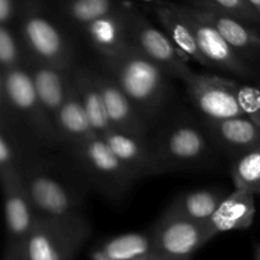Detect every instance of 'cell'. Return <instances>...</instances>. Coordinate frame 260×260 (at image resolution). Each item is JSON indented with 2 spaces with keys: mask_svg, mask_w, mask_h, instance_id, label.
<instances>
[{
  "mask_svg": "<svg viewBox=\"0 0 260 260\" xmlns=\"http://www.w3.org/2000/svg\"><path fill=\"white\" fill-rule=\"evenodd\" d=\"M108 75L118 84L147 122L159 114L169 95V76L132 43L102 58Z\"/></svg>",
  "mask_w": 260,
  "mask_h": 260,
  "instance_id": "1",
  "label": "cell"
},
{
  "mask_svg": "<svg viewBox=\"0 0 260 260\" xmlns=\"http://www.w3.org/2000/svg\"><path fill=\"white\" fill-rule=\"evenodd\" d=\"M2 121L19 122L41 144L53 145L58 139L55 122L38 96L24 65L0 73Z\"/></svg>",
  "mask_w": 260,
  "mask_h": 260,
  "instance_id": "2",
  "label": "cell"
},
{
  "mask_svg": "<svg viewBox=\"0 0 260 260\" xmlns=\"http://www.w3.org/2000/svg\"><path fill=\"white\" fill-rule=\"evenodd\" d=\"M162 173L203 169L215 165V154L205 131L188 122L161 129L151 141Z\"/></svg>",
  "mask_w": 260,
  "mask_h": 260,
  "instance_id": "3",
  "label": "cell"
},
{
  "mask_svg": "<svg viewBox=\"0 0 260 260\" xmlns=\"http://www.w3.org/2000/svg\"><path fill=\"white\" fill-rule=\"evenodd\" d=\"M90 235L83 215L66 218L38 216L18 260H71Z\"/></svg>",
  "mask_w": 260,
  "mask_h": 260,
  "instance_id": "4",
  "label": "cell"
},
{
  "mask_svg": "<svg viewBox=\"0 0 260 260\" xmlns=\"http://www.w3.org/2000/svg\"><path fill=\"white\" fill-rule=\"evenodd\" d=\"M70 152L91 184L109 200L124 198L137 179L102 137H94Z\"/></svg>",
  "mask_w": 260,
  "mask_h": 260,
  "instance_id": "5",
  "label": "cell"
},
{
  "mask_svg": "<svg viewBox=\"0 0 260 260\" xmlns=\"http://www.w3.org/2000/svg\"><path fill=\"white\" fill-rule=\"evenodd\" d=\"M22 184L38 216L66 218L81 215L76 192L40 165L25 167Z\"/></svg>",
  "mask_w": 260,
  "mask_h": 260,
  "instance_id": "6",
  "label": "cell"
},
{
  "mask_svg": "<svg viewBox=\"0 0 260 260\" xmlns=\"http://www.w3.org/2000/svg\"><path fill=\"white\" fill-rule=\"evenodd\" d=\"M183 83L187 86L188 95L205 119H221L245 117L239 103L240 83L231 79L211 74L193 71Z\"/></svg>",
  "mask_w": 260,
  "mask_h": 260,
  "instance_id": "7",
  "label": "cell"
},
{
  "mask_svg": "<svg viewBox=\"0 0 260 260\" xmlns=\"http://www.w3.org/2000/svg\"><path fill=\"white\" fill-rule=\"evenodd\" d=\"M20 37L28 55L62 70L74 69V51L68 38L37 10H27L20 25Z\"/></svg>",
  "mask_w": 260,
  "mask_h": 260,
  "instance_id": "8",
  "label": "cell"
},
{
  "mask_svg": "<svg viewBox=\"0 0 260 260\" xmlns=\"http://www.w3.org/2000/svg\"><path fill=\"white\" fill-rule=\"evenodd\" d=\"M129 42L156 63L169 78L184 81L193 70L169 36L142 18H129Z\"/></svg>",
  "mask_w": 260,
  "mask_h": 260,
  "instance_id": "9",
  "label": "cell"
},
{
  "mask_svg": "<svg viewBox=\"0 0 260 260\" xmlns=\"http://www.w3.org/2000/svg\"><path fill=\"white\" fill-rule=\"evenodd\" d=\"M184 9L192 24L198 47L207 60L210 68L220 69L243 79H253L255 76V71L250 63L246 62L229 45L228 41L211 23L201 17L198 9L185 7Z\"/></svg>",
  "mask_w": 260,
  "mask_h": 260,
  "instance_id": "10",
  "label": "cell"
},
{
  "mask_svg": "<svg viewBox=\"0 0 260 260\" xmlns=\"http://www.w3.org/2000/svg\"><path fill=\"white\" fill-rule=\"evenodd\" d=\"M155 251L168 259L192 258L208 243L205 226L164 212L152 229Z\"/></svg>",
  "mask_w": 260,
  "mask_h": 260,
  "instance_id": "11",
  "label": "cell"
},
{
  "mask_svg": "<svg viewBox=\"0 0 260 260\" xmlns=\"http://www.w3.org/2000/svg\"><path fill=\"white\" fill-rule=\"evenodd\" d=\"M2 185L7 229V250L4 258L18 260L25 241L35 228L38 215L23 188L22 179Z\"/></svg>",
  "mask_w": 260,
  "mask_h": 260,
  "instance_id": "12",
  "label": "cell"
},
{
  "mask_svg": "<svg viewBox=\"0 0 260 260\" xmlns=\"http://www.w3.org/2000/svg\"><path fill=\"white\" fill-rule=\"evenodd\" d=\"M94 78L101 90L107 114L113 128L123 134L146 139L149 122L140 113L136 106L119 88L118 84L108 74L104 75L94 71Z\"/></svg>",
  "mask_w": 260,
  "mask_h": 260,
  "instance_id": "13",
  "label": "cell"
},
{
  "mask_svg": "<svg viewBox=\"0 0 260 260\" xmlns=\"http://www.w3.org/2000/svg\"><path fill=\"white\" fill-rule=\"evenodd\" d=\"M203 124L211 144L231 160L260 146V127L248 117L221 121L205 119Z\"/></svg>",
  "mask_w": 260,
  "mask_h": 260,
  "instance_id": "14",
  "label": "cell"
},
{
  "mask_svg": "<svg viewBox=\"0 0 260 260\" xmlns=\"http://www.w3.org/2000/svg\"><path fill=\"white\" fill-rule=\"evenodd\" d=\"M23 65L32 78L41 102L55 122L58 111L65 102L71 80V70H62L37 60L25 52Z\"/></svg>",
  "mask_w": 260,
  "mask_h": 260,
  "instance_id": "15",
  "label": "cell"
},
{
  "mask_svg": "<svg viewBox=\"0 0 260 260\" xmlns=\"http://www.w3.org/2000/svg\"><path fill=\"white\" fill-rule=\"evenodd\" d=\"M255 211L253 193L235 188L233 193L226 196L210 220L203 223L207 240H212L220 234L249 229L254 222Z\"/></svg>",
  "mask_w": 260,
  "mask_h": 260,
  "instance_id": "16",
  "label": "cell"
},
{
  "mask_svg": "<svg viewBox=\"0 0 260 260\" xmlns=\"http://www.w3.org/2000/svg\"><path fill=\"white\" fill-rule=\"evenodd\" d=\"M103 140L136 178L161 174L151 141L116 129H112Z\"/></svg>",
  "mask_w": 260,
  "mask_h": 260,
  "instance_id": "17",
  "label": "cell"
},
{
  "mask_svg": "<svg viewBox=\"0 0 260 260\" xmlns=\"http://www.w3.org/2000/svg\"><path fill=\"white\" fill-rule=\"evenodd\" d=\"M73 71V70H71ZM58 139L73 150L96 137L71 76L68 95L55 118Z\"/></svg>",
  "mask_w": 260,
  "mask_h": 260,
  "instance_id": "18",
  "label": "cell"
},
{
  "mask_svg": "<svg viewBox=\"0 0 260 260\" xmlns=\"http://www.w3.org/2000/svg\"><path fill=\"white\" fill-rule=\"evenodd\" d=\"M129 18L119 12L106 15L83 28L89 43L102 58L121 52L129 45Z\"/></svg>",
  "mask_w": 260,
  "mask_h": 260,
  "instance_id": "19",
  "label": "cell"
},
{
  "mask_svg": "<svg viewBox=\"0 0 260 260\" xmlns=\"http://www.w3.org/2000/svg\"><path fill=\"white\" fill-rule=\"evenodd\" d=\"M201 17L205 18L208 23L213 25L220 32V35L228 41L229 45L246 61L250 62L260 57V36L251 29L245 22L213 12V10L198 9Z\"/></svg>",
  "mask_w": 260,
  "mask_h": 260,
  "instance_id": "20",
  "label": "cell"
},
{
  "mask_svg": "<svg viewBox=\"0 0 260 260\" xmlns=\"http://www.w3.org/2000/svg\"><path fill=\"white\" fill-rule=\"evenodd\" d=\"M71 76L94 132L96 136L103 139L114 128L107 114L101 90L94 78V70L88 68H74Z\"/></svg>",
  "mask_w": 260,
  "mask_h": 260,
  "instance_id": "21",
  "label": "cell"
},
{
  "mask_svg": "<svg viewBox=\"0 0 260 260\" xmlns=\"http://www.w3.org/2000/svg\"><path fill=\"white\" fill-rule=\"evenodd\" d=\"M156 14L162 27L165 28V33L184 53L185 57L206 68H210L207 60L198 47L192 24L184 7H160L157 8Z\"/></svg>",
  "mask_w": 260,
  "mask_h": 260,
  "instance_id": "22",
  "label": "cell"
},
{
  "mask_svg": "<svg viewBox=\"0 0 260 260\" xmlns=\"http://www.w3.org/2000/svg\"><path fill=\"white\" fill-rule=\"evenodd\" d=\"M223 200L225 194L217 188L190 190L178 196L165 212L203 225L210 220Z\"/></svg>",
  "mask_w": 260,
  "mask_h": 260,
  "instance_id": "23",
  "label": "cell"
},
{
  "mask_svg": "<svg viewBox=\"0 0 260 260\" xmlns=\"http://www.w3.org/2000/svg\"><path fill=\"white\" fill-rule=\"evenodd\" d=\"M113 260H136L156 253L152 233H128L108 239L96 246Z\"/></svg>",
  "mask_w": 260,
  "mask_h": 260,
  "instance_id": "24",
  "label": "cell"
},
{
  "mask_svg": "<svg viewBox=\"0 0 260 260\" xmlns=\"http://www.w3.org/2000/svg\"><path fill=\"white\" fill-rule=\"evenodd\" d=\"M13 124L2 121L0 135V182L2 184L22 179L25 165L22 161L20 147Z\"/></svg>",
  "mask_w": 260,
  "mask_h": 260,
  "instance_id": "25",
  "label": "cell"
},
{
  "mask_svg": "<svg viewBox=\"0 0 260 260\" xmlns=\"http://www.w3.org/2000/svg\"><path fill=\"white\" fill-rule=\"evenodd\" d=\"M230 172L235 188L260 196V146L231 160Z\"/></svg>",
  "mask_w": 260,
  "mask_h": 260,
  "instance_id": "26",
  "label": "cell"
},
{
  "mask_svg": "<svg viewBox=\"0 0 260 260\" xmlns=\"http://www.w3.org/2000/svg\"><path fill=\"white\" fill-rule=\"evenodd\" d=\"M114 12L113 0H71L65 8L69 19L81 28Z\"/></svg>",
  "mask_w": 260,
  "mask_h": 260,
  "instance_id": "27",
  "label": "cell"
},
{
  "mask_svg": "<svg viewBox=\"0 0 260 260\" xmlns=\"http://www.w3.org/2000/svg\"><path fill=\"white\" fill-rule=\"evenodd\" d=\"M25 51L9 25H0V73L23 65Z\"/></svg>",
  "mask_w": 260,
  "mask_h": 260,
  "instance_id": "28",
  "label": "cell"
},
{
  "mask_svg": "<svg viewBox=\"0 0 260 260\" xmlns=\"http://www.w3.org/2000/svg\"><path fill=\"white\" fill-rule=\"evenodd\" d=\"M202 9L230 15L245 23H259L260 17L248 0H203Z\"/></svg>",
  "mask_w": 260,
  "mask_h": 260,
  "instance_id": "29",
  "label": "cell"
},
{
  "mask_svg": "<svg viewBox=\"0 0 260 260\" xmlns=\"http://www.w3.org/2000/svg\"><path fill=\"white\" fill-rule=\"evenodd\" d=\"M239 103L244 116L260 127V88L251 85L239 86Z\"/></svg>",
  "mask_w": 260,
  "mask_h": 260,
  "instance_id": "30",
  "label": "cell"
},
{
  "mask_svg": "<svg viewBox=\"0 0 260 260\" xmlns=\"http://www.w3.org/2000/svg\"><path fill=\"white\" fill-rule=\"evenodd\" d=\"M14 0H0V24L9 25L14 17Z\"/></svg>",
  "mask_w": 260,
  "mask_h": 260,
  "instance_id": "31",
  "label": "cell"
},
{
  "mask_svg": "<svg viewBox=\"0 0 260 260\" xmlns=\"http://www.w3.org/2000/svg\"><path fill=\"white\" fill-rule=\"evenodd\" d=\"M248 3L255 9V12L258 13L260 17V0H248Z\"/></svg>",
  "mask_w": 260,
  "mask_h": 260,
  "instance_id": "32",
  "label": "cell"
},
{
  "mask_svg": "<svg viewBox=\"0 0 260 260\" xmlns=\"http://www.w3.org/2000/svg\"><path fill=\"white\" fill-rule=\"evenodd\" d=\"M255 260H260V245L256 246V250H255Z\"/></svg>",
  "mask_w": 260,
  "mask_h": 260,
  "instance_id": "33",
  "label": "cell"
},
{
  "mask_svg": "<svg viewBox=\"0 0 260 260\" xmlns=\"http://www.w3.org/2000/svg\"><path fill=\"white\" fill-rule=\"evenodd\" d=\"M169 260H190V258H185V259H169Z\"/></svg>",
  "mask_w": 260,
  "mask_h": 260,
  "instance_id": "34",
  "label": "cell"
},
{
  "mask_svg": "<svg viewBox=\"0 0 260 260\" xmlns=\"http://www.w3.org/2000/svg\"><path fill=\"white\" fill-rule=\"evenodd\" d=\"M144 2H147V3H151V2H154V0H144Z\"/></svg>",
  "mask_w": 260,
  "mask_h": 260,
  "instance_id": "35",
  "label": "cell"
},
{
  "mask_svg": "<svg viewBox=\"0 0 260 260\" xmlns=\"http://www.w3.org/2000/svg\"><path fill=\"white\" fill-rule=\"evenodd\" d=\"M4 260H9V259H5V258H4Z\"/></svg>",
  "mask_w": 260,
  "mask_h": 260,
  "instance_id": "36",
  "label": "cell"
}]
</instances>
